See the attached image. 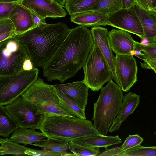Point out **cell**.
Here are the masks:
<instances>
[{
    "label": "cell",
    "instance_id": "obj_1",
    "mask_svg": "<svg viewBox=\"0 0 156 156\" xmlns=\"http://www.w3.org/2000/svg\"><path fill=\"white\" fill-rule=\"evenodd\" d=\"M94 45L90 30L79 25L69 33L51 58L42 67L43 76L49 81L63 83L83 68Z\"/></svg>",
    "mask_w": 156,
    "mask_h": 156
},
{
    "label": "cell",
    "instance_id": "obj_2",
    "mask_svg": "<svg viewBox=\"0 0 156 156\" xmlns=\"http://www.w3.org/2000/svg\"><path fill=\"white\" fill-rule=\"evenodd\" d=\"M71 29L62 22L41 23L23 33L14 35L34 67H42L53 56Z\"/></svg>",
    "mask_w": 156,
    "mask_h": 156
},
{
    "label": "cell",
    "instance_id": "obj_3",
    "mask_svg": "<svg viewBox=\"0 0 156 156\" xmlns=\"http://www.w3.org/2000/svg\"><path fill=\"white\" fill-rule=\"evenodd\" d=\"M47 137L69 140L101 134L91 121L63 116L45 118L38 128Z\"/></svg>",
    "mask_w": 156,
    "mask_h": 156
},
{
    "label": "cell",
    "instance_id": "obj_4",
    "mask_svg": "<svg viewBox=\"0 0 156 156\" xmlns=\"http://www.w3.org/2000/svg\"><path fill=\"white\" fill-rule=\"evenodd\" d=\"M124 96L120 87L112 80L101 88L94 104L92 120L94 127L101 134L107 135L120 110Z\"/></svg>",
    "mask_w": 156,
    "mask_h": 156
},
{
    "label": "cell",
    "instance_id": "obj_5",
    "mask_svg": "<svg viewBox=\"0 0 156 156\" xmlns=\"http://www.w3.org/2000/svg\"><path fill=\"white\" fill-rule=\"evenodd\" d=\"M21 96L35 105L45 118L56 116L73 117L62 109L52 85L46 83L38 77Z\"/></svg>",
    "mask_w": 156,
    "mask_h": 156
},
{
    "label": "cell",
    "instance_id": "obj_6",
    "mask_svg": "<svg viewBox=\"0 0 156 156\" xmlns=\"http://www.w3.org/2000/svg\"><path fill=\"white\" fill-rule=\"evenodd\" d=\"M83 81L91 91H98L113 79L111 69L98 47L94 44L83 67Z\"/></svg>",
    "mask_w": 156,
    "mask_h": 156
},
{
    "label": "cell",
    "instance_id": "obj_7",
    "mask_svg": "<svg viewBox=\"0 0 156 156\" xmlns=\"http://www.w3.org/2000/svg\"><path fill=\"white\" fill-rule=\"evenodd\" d=\"M39 72L34 67L30 71L0 76V105L10 104L21 96L37 80Z\"/></svg>",
    "mask_w": 156,
    "mask_h": 156
},
{
    "label": "cell",
    "instance_id": "obj_8",
    "mask_svg": "<svg viewBox=\"0 0 156 156\" xmlns=\"http://www.w3.org/2000/svg\"><path fill=\"white\" fill-rule=\"evenodd\" d=\"M28 58L23 47L14 36L0 42V76L16 74L23 70Z\"/></svg>",
    "mask_w": 156,
    "mask_h": 156
},
{
    "label": "cell",
    "instance_id": "obj_9",
    "mask_svg": "<svg viewBox=\"0 0 156 156\" xmlns=\"http://www.w3.org/2000/svg\"><path fill=\"white\" fill-rule=\"evenodd\" d=\"M5 106L19 127L38 129L45 118L35 105L21 96Z\"/></svg>",
    "mask_w": 156,
    "mask_h": 156
},
{
    "label": "cell",
    "instance_id": "obj_10",
    "mask_svg": "<svg viewBox=\"0 0 156 156\" xmlns=\"http://www.w3.org/2000/svg\"><path fill=\"white\" fill-rule=\"evenodd\" d=\"M115 66L119 86L122 91L128 92L137 81L135 59L130 54L116 55Z\"/></svg>",
    "mask_w": 156,
    "mask_h": 156
},
{
    "label": "cell",
    "instance_id": "obj_11",
    "mask_svg": "<svg viewBox=\"0 0 156 156\" xmlns=\"http://www.w3.org/2000/svg\"><path fill=\"white\" fill-rule=\"evenodd\" d=\"M108 25L138 36L144 37L142 27L133 7L129 9H122L109 15Z\"/></svg>",
    "mask_w": 156,
    "mask_h": 156
},
{
    "label": "cell",
    "instance_id": "obj_12",
    "mask_svg": "<svg viewBox=\"0 0 156 156\" xmlns=\"http://www.w3.org/2000/svg\"><path fill=\"white\" fill-rule=\"evenodd\" d=\"M18 3L43 19L66 16L63 7L54 0H23Z\"/></svg>",
    "mask_w": 156,
    "mask_h": 156
},
{
    "label": "cell",
    "instance_id": "obj_13",
    "mask_svg": "<svg viewBox=\"0 0 156 156\" xmlns=\"http://www.w3.org/2000/svg\"><path fill=\"white\" fill-rule=\"evenodd\" d=\"M90 32L94 44L97 46L100 49L112 72L113 80L119 86L115 70V57L109 43L108 30L100 26H97L92 27Z\"/></svg>",
    "mask_w": 156,
    "mask_h": 156
},
{
    "label": "cell",
    "instance_id": "obj_14",
    "mask_svg": "<svg viewBox=\"0 0 156 156\" xmlns=\"http://www.w3.org/2000/svg\"><path fill=\"white\" fill-rule=\"evenodd\" d=\"M52 85L54 88L67 96L81 108L85 110L89 88L83 80Z\"/></svg>",
    "mask_w": 156,
    "mask_h": 156
},
{
    "label": "cell",
    "instance_id": "obj_15",
    "mask_svg": "<svg viewBox=\"0 0 156 156\" xmlns=\"http://www.w3.org/2000/svg\"><path fill=\"white\" fill-rule=\"evenodd\" d=\"M108 39L111 49L116 55L130 54L137 42L129 32L119 29L109 31Z\"/></svg>",
    "mask_w": 156,
    "mask_h": 156
},
{
    "label": "cell",
    "instance_id": "obj_16",
    "mask_svg": "<svg viewBox=\"0 0 156 156\" xmlns=\"http://www.w3.org/2000/svg\"><path fill=\"white\" fill-rule=\"evenodd\" d=\"M8 19L13 25L15 35L23 33L36 27L32 12L18 3L16 4L11 11Z\"/></svg>",
    "mask_w": 156,
    "mask_h": 156
},
{
    "label": "cell",
    "instance_id": "obj_17",
    "mask_svg": "<svg viewBox=\"0 0 156 156\" xmlns=\"http://www.w3.org/2000/svg\"><path fill=\"white\" fill-rule=\"evenodd\" d=\"M140 96L132 92L124 96L120 110L108 131L111 132L119 130L123 121L132 114L140 103Z\"/></svg>",
    "mask_w": 156,
    "mask_h": 156
},
{
    "label": "cell",
    "instance_id": "obj_18",
    "mask_svg": "<svg viewBox=\"0 0 156 156\" xmlns=\"http://www.w3.org/2000/svg\"><path fill=\"white\" fill-rule=\"evenodd\" d=\"M133 7L142 25L143 37L149 43H156V12L144 10L135 3Z\"/></svg>",
    "mask_w": 156,
    "mask_h": 156
},
{
    "label": "cell",
    "instance_id": "obj_19",
    "mask_svg": "<svg viewBox=\"0 0 156 156\" xmlns=\"http://www.w3.org/2000/svg\"><path fill=\"white\" fill-rule=\"evenodd\" d=\"M130 54L144 61L141 63L142 68L149 69L156 73V43L143 44L137 42Z\"/></svg>",
    "mask_w": 156,
    "mask_h": 156
},
{
    "label": "cell",
    "instance_id": "obj_20",
    "mask_svg": "<svg viewBox=\"0 0 156 156\" xmlns=\"http://www.w3.org/2000/svg\"><path fill=\"white\" fill-rule=\"evenodd\" d=\"M108 16L97 11L89 10L71 16V22L84 27L105 26L108 25Z\"/></svg>",
    "mask_w": 156,
    "mask_h": 156
},
{
    "label": "cell",
    "instance_id": "obj_21",
    "mask_svg": "<svg viewBox=\"0 0 156 156\" xmlns=\"http://www.w3.org/2000/svg\"><path fill=\"white\" fill-rule=\"evenodd\" d=\"M73 141L80 145L93 148H107L112 145L122 143L118 135L107 136L103 135L84 137L74 139Z\"/></svg>",
    "mask_w": 156,
    "mask_h": 156
},
{
    "label": "cell",
    "instance_id": "obj_22",
    "mask_svg": "<svg viewBox=\"0 0 156 156\" xmlns=\"http://www.w3.org/2000/svg\"><path fill=\"white\" fill-rule=\"evenodd\" d=\"M46 137L42 132H37L31 129L19 127L13 132L9 139L17 143L27 145L44 141Z\"/></svg>",
    "mask_w": 156,
    "mask_h": 156
},
{
    "label": "cell",
    "instance_id": "obj_23",
    "mask_svg": "<svg viewBox=\"0 0 156 156\" xmlns=\"http://www.w3.org/2000/svg\"><path fill=\"white\" fill-rule=\"evenodd\" d=\"M47 140L39 143H33L30 145L41 147L42 150L61 154V156H74L73 154L67 152L69 150V140L47 137Z\"/></svg>",
    "mask_w": 156,
    "mask_h": 156
},
{
    "label": "cell",
    "instance_id": "obj_24",
    "mask_svg": "<svg viewBox=\"0 0 156 156\" xmlns=\"http://www.w3.org/2000/svg\"><path fill=\"white\" fill-rule=\"evenodd\" d=\"M59 98L62 109L73 117L85 119V110L81 108L74 101L52 87Z\"/></svg>",
    "mask_w": 156,
    "mask_h": 156
},
{
    "label": "cell",
    "instance_id": "obj_25",
    "mask_svg": "<svg viewBox=\"0 0 156 156\" xmlns=\"http://www.w3.org/2000/svg\"><path fill=\"white\" fill-rule=\"evenodd\" d=\"M19 127L5 106L0 105V136L8 137Z\"/></svg>",
    "mask_w": 156,
    "mask_h": 156
},
{
    "label": "cell",
    "instance_id": "obj_26",
    "mask_svg": "<svg viewBox=\"0 0 156 156\" xmlns=\"http://www.w3.org/2000/svg\"><path fill=\"white\" fill-rule=\"evenodd\" d=\"M143 139L139 135H129L125 139L122 145L119 147L111 149L105 148L99 156H118L124 151L136 146L140 145Z\"/></svg>",
    "mask_w": 156,
    "mask_h": 156
},
{
    "label": "cell",
    "instance_id": "obj_27",
    "mask_svg": "<svg viewBox=\"0 0 156 156\" xmlns=\"http://www.w3.org/2000/svg\"><path fill=\"white\" fill-rule=\"evenodd\" d=\"M101 0H65L64 7L70 16L89 11Z\"/></svg>",
    "mask_w": 156,
    "mask_h": 156
},
{
    "label": "cell",
    "instance_id": "obj_28",
    "mask_svg": "<svg viewBox=\"0 0 156 156\" xmlns=\"http://www.w3.org/2000/svg\"><path fill=\"white\" fill-rule=\"evenodd\" d=\"M122 8V0H101L89 11H97L108 16Z\"/></svg>",
    "mask_w": 156,
    "mask_h": 156
},
{
    "label": "cell",
    "instance_id": "obj_29",
    "mask_svg": "<svg viewBox=\"0 0 156 156\" xmlns=\"http://www.w3.org/2000/svg\"><path fill=\"white\" fill-rule=\"evenodd\" d=\"M0 146L4 147V151L0 152V155L11 154L14 155H26L25 152L29 148L20 145L8 137L0 138Z\"/></svg>",
    "mask_w": 156,
    "mask_h": 156
},
{
    "label": "cell",
    "instance_id": "obj_30",
    "mask_svg": "<svg viewBox=\"0 0 156 156\" xmlns=\"http://www.w3.org/2000/svg\"><path fill=\"white\" fill-rule=\"evenodd\" d=\"M69 150L74 156H99L100 153L99 148H93L80 145L70 140L69 142Z\"/></svg>",
    "mask_w": 156,
    "mask_h": 156
},
{
    "label": "cell",
    "instance_id": "obj_31",
    "mask_svg": "<svg viewBox=\"0 0 156 156\" xmlns=\"http://www.w3.org/2000/svg\"><path fill=\"white\" fill-rule=\"evenodd\" d=\"M156 146L144 147L140 145L126 150L118 156H156Z\"/></svg>",
    "mask_w": 156,
    "mask_h": 156
},
{
    "label": "cell",
    "instance_id": "obj_32",
    "mask_svg": "<svg viewBox=\"0 0 156 156\" xmlns=\"http://www.w3.org/2000/svg\"><path fill=\"white\" fill-rule=\"evenodd\" d=\"M16 3L0 2V20L8 19L10 12Z\"/></svg>",
    "mask_w": 156,
    "mask_h": 156
},
{
    "label": "cell",
    "instance_id": "obj_33",
    "mask_svg": "<svg viewBox=\"0 0 156 156\" xmlns=\"http://www.w3.org/2000/svg\"><path fill=\"white\" fill-rule=\"evenodd\" d=\"M135 3L144 10L156 12V0H135Z\"/></svg>",
    "mask_w": 156,
    "mask_h": 156
},
{
    "label": "cell",
    "instance_id": "obj_34",
    "mask_svg": "<svg viewBox=\"0 0 156 156\" xmlns=\"http://www.w3.org/2000/svg\"><path fill=\"white\" fill-rule=\"evenodd\" d=\"M26 155L30 156H61L60 154L48 151L43 150H36L29 148L25 152Z\"/></svg>",
    "mask_w": 156,
    "mask_h": 156
},
{
    "label": "cell",
    "instance_id": "obj_35",
    "mask_svg": "<svg viewBox=\"0 0 156 156\" xmlns=\"http://www.w3.org/2000/svg\"><path fill=\"white\" fill-rule=\"evenodd\" d=\"M14 31V27L9 19L0 20V34Z\"/></svg>",
    "mask_w": 156,
    "mask_h": 156
},
{
    "label": "cell",
    "instance_id": "obj_36",
    "mask_svg": "<svg viewBox=\"0 0 156 156\" xmlns=\"http://www.w3.org/2000/svg\"><path fill=\"white\" fill-rule=\"evenodd\" d=\"M34 67L32 62L29 58H27L25 60L23 65V70L30 71Z\"/></svg>",
    "mask_w": 156,
    "mask_h": 156
},
{
    "label": "cell",
    "instance_id": "obj_37",
    "mask_svg": "<svg viewBox=\"0 0 156 156\" xmlns=\"http://www.w3.org/2000/svg\"><path fill=\"white\" fill-rule=\"evenodd\" d=\"M122 9H128L133 7L135 2V0H122Z\"/></svg>",
    "mask_w": 156,
    "mask_h": 156
},
{
    "label": "cell",
    "instance_id": "obj_38",
    "mask_svg": "<svg viewBox=\"0 0 156 156\" xmlns=\"http://www.w3.org/2000/svg\"><path fill=\"white\" fill-rule=\"evenodd\" d=\"M33 20L35 26L41 23H45V19H43L37 15L32 12Z\"/></svg>",
    "mask_w": 156,
    "mask_h": 156
},
{
    "label": "cell",
    "instance_id": "obj_39",
    "mask_svg": "<svg viewBox=\"0 0 156 156\" xmlns=\"http://www.w3.org/2000/svg\"><path fill=\"white\" fill-rule=\"evenodd\" d=\"M15 35L14 31L0 34V42L4 40Z\"/></svg>",
    "mask_w": 156,
    "mask_h": 156
},
{
    "label": "cell",
    "instance_id": "obj_40",
    "mask_svg": "<svg viewBox=\"0 0 156 156\" xmlns=\"http://www.w3.org/2000/svg\"><path fill=\"white\" fill-rule=\"evenodd\" d=\"M23 0H1L0 2L19 3Z\"/></svg>",
    "mask_w": 156,
    "mask_h": 156
},
{
    "label": "cell",
    "instance_id": "obj_41",
    "mask_svg": "<svg viewBox=\"0 0 156 156\" xmlns=\"http://www.w3.org/2000/svg\"><path fill=\"white\" fill-rule=\"evenodd\" d=\"M63 7H64L65 0H54Z\"/></svg>",
    "mask_w": 156,
    "mask_h": 156
},
{
    "label": "cell",
    "instance_id": "obj_42",
    "mask_svg": "<svg viewBox=\"0 0 156 156\" xmlns=\"http://www.w3.org/2000/svg\"><path fill=\"white\" fill-rule=\"evenodd\" d=\"M4 151V147L0 146V152L3 151Z\"/></svg>",
    "mask_w": 156,
    "mask_h": 156
},
{
    "label": "cell",
    "instance_id": "obj_43",
    "mask_svg": "<svg viewBox=\"0 0 156 156\" xmlns=\"http://www.w3.org/2000/svg\"><path fill=\"white\" fill-rule=\"evenodd\" d=\"M1 0H0V1H1Z\"/></svg>",
    "mask_w": 156,
    "mask_h": 156
}]
</instances>
